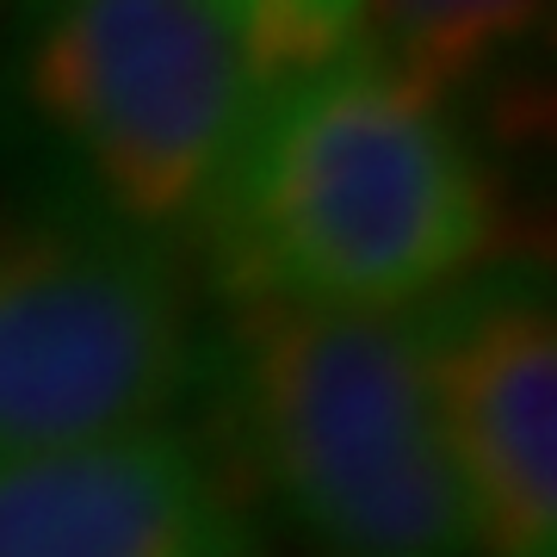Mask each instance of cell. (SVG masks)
I'll return each mask as SVG.
<instances>
[{
  "label": "cell",
  "instance_id": "4",
  "mask_svg": "<svg viewBox=\"0 0 557 557\" xmlns=\"http://www.w3.org/2000/svg\"><path fill=\"white\" fill-rule=\"evenodd\" d=\"M193 372V304L156 236L0 230V465L168 428Z\"/></svg>",
  "mask_w": 557,
  "mask_h": 557
},
{
  "label": "cell",
  "instance_id": "8",
  "mask_svg": "<svg viewBox=\"0 0 557 557\" xmlns=\"http://www.w3.org/2000/svg\"><path fill=\"white\" fill-rule=\"evenodd\" d=\"M211 7L230 20L260 94L366 44V0H211Z\"/></svg>",
  "mask_w": 557,
  "mask_h": 557
},
{
  "label": "cell",
  "instance_id": "7",
  "mask_svg": "<svg viewBox=\"0 0 557 557\" xmlns=\"http://www.w3.org/2000/svg\"><path fill=\"white\" fill-rule=\"evenodd\" d=\"M545 32L552 0H366V50L440 106L515 69Z\"/></svg>",
  "mask_w": 557,
  "mask_h": 557
},
{
  "label": "cell",
  "instance_id": "2",
  "mask_svg": "<svg viewBox=\"0 0 557 557\" xmlns=\"http://www.w3.org/2000/svg\"><path fill=\"white\" fill-rule=\"evenodd\" d=\"M230 397L255 471L329 557H478L421 310L236 298Z\"/></svg>",
  "mask_w": 557,
  "mask_h": 557
},
{
  "label": "cell",
  "instance_id": "1",
  "mask_svg": "<svg viewBox=\"0 0 557 557\" xmlns=\"http://www.w3.org/2000/svg\"><path fill=\"white\" fill-rule=\"evenodd\" d=\"M211 211L236 298L322 310H421L496 236L471 137L366 44L260 94Z\"/></svg>",
  "mask_w": 557,
  "mask_h": 557
},
{
  "label": "cell",
  "instance_id": "6",
  "mask_svg": "<svg viewBox=\"0 0 557 557\" xmlns=\"http://www.w3.org/2000/svg\"><path fill=\"white\" fill-rule=\"evenodd\" d=\"M0 557H255L236 502L180 428L0 465Z\"/></svg>",
  "mask_w": 557,
  "mask_h": 557
},
{
  "label": "cell",
  "instance_id": "3",
  "mask_svg": "<svg viewBox=\"0 0 557 557\" xmlns=\"http://www.w3.org/2000/svg\"><path fill=\"white\" fill-rule=\"evenodd\" d=\"M20 81L112 223L137 236L211 211L260 106L211 0H32Z\"/></svg>",
  "mask_w": 557,
  "mask_h": 557
},
{
  "label": "cell",
  "instance_id": "5",
  "mask_svg": "<svg viewBox=\"0 0 557 557\" xmlns=\"http://www.w3.org/2000/svg\"><path fill=\"white\" fill-rule=\"evenodd\" d=\"M478 557H557V317L533 278H483L421 317Z\"/></svg>",
  "mask_w": 557,
  "mask_h": 557
}]
</instances>
